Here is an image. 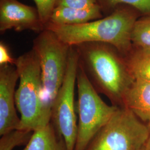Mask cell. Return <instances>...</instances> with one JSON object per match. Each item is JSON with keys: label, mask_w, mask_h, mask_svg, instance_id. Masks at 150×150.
Listing matches in <instances>:
<instances>
[{"label": "cell", "mask_w": 150, "mask_h": 150, "mask_svg": "<svg viewBox=\"0 0 150 150\" xmlns=\"http://www.w3.org/2000/svg\"><path fill=\"white\" fill-rule=\"evenodd\" d=\"M98 4L97 0H56V7L85 9Z\"/></svg>", "instance_id": "18"}, {"label": "cell", "mask_w": 150, "mask_h": 150, "mask_svg": "<svg viewBox=\"0 0 150 150\" xmlns=\"http://www.w3.org/2000/svg\"><path fill=\"white\" fill-rule=\"evenodd\" d=\"M16 59L11 55L9 48L2 41L0 42V66L11 64L15 66Z\"/></svg>", "instance_id": "19"}, {"label": "cell", "mask_w": 150, "mask_h": 150, "mask_svg": "<svg viewBox=\"0 0 150 150\" xmlns=\"http://www.w3.org/2000/svg\"><path fill=\"white\" fill-rule=\"evenodd\" d=\"M126 62L134 80L150 82V51L139 48L129 56Z\"/></svg>", "instance_id": "13"}, {"label": "cell", "mask_w": 150, "mask_h": 150, "mask_svg": "<svg viewBox=\"0 0 150 150\" xmlns=\"http://www.w3.org/2000/svg\"><path fill=\"white\" fill-rule=\"evenodd\" d=\"M79 66L78 52L74 46H70L64 81L51 107L50 122L63 137L68 150H74L77 137L75 88Z\"/></svg>", "instance_id": "7"}, {"label": "cell", "mask_w": 150, "mask_h": 150, "mask_svg": "<svg viewBox=\"0 0 150 150\" xmlns=\"http://www.w3.org/2000/svg\"><path fill=\"white\" fill-rule=\"evenodd\" d=\"M128 108L142 121H150V82L134 80L123 98Z\"/></svg>", "instance_id": "10"}, {"label": "cell", "mask_w": 150, "mask_h": 150, "mask_svg": "<svg viewBox=\"0 0 150 150\" xmlns=\"http://www.w3.org/2000/svg\"><path fill=\"white\" fill-rule=\"evenodd\" d=\"M13 29L16 31L31 30L40 32L45 30L37 8L17 0H0V32Z\"/></svg>", "instance_id": "9"}, {"label": "cell", "mask_w": 150, "mask_h": 150, "mask_svg": "<svg viewBox=\"0 0 150 150\" xmlns=\"http://www.w3.org/2000/svg\"><path fill=\"white\" fill-rule=\"evenodd\" d=\"M76 84L78 101L77 137L74 150H86L92 139L118 108L102 100L79 64Z\"/></svg>", "instance_id": "5"}, {"label": "cell", "mask_w": 150, "mask_h": 150, "mask_svg": "<svg viewBox=\"0 0 150 150\" xmlns=\"http://www.w3.org/2000/svg\"><path fill=\"white\" fill-rule=\"evenodd\" d=\"M23 150H68L63 137L51 122L37 129Z\"/></svg>", "instance_id": "12"}, {"label": "cell", "mask_w": 150, "mask_h": 150, "mask_svg": "<svg viewBox=\"0 0 150 150\" xmlns=\"http://www.w3.org/2000/svg\"><path fill=\"white\" fill-rule=\"evenodd\" d=\"M131 40L139 48L150 51V15L137 19L132 28Z\"/></svg>", "instance_id": "14"}, {"label": "cell", "mask_w": 150, "mask_h": 150, "mask_svg": "<svg viewBox=\"0 0 150 150\" xmlns=\"http://www.w3.org/2000/svg\"><path fill=\"white\" fill-rule=\"evenodd\" d=\"M32 48L38 55L42 81L43 121H51V107L62 86L67 68L70 46L52 31L45 29L33 40Z\"/></svg>", "instance_id": "4"}, {"label": "cell", "mask_w": 150, "mask_h": 150, "mask_svg": "<svg viewBox=\"0 0 150 150\" xmlns=\"http://www.w3.org/2000/svg\"><path fill=\"white\" fill-rule=\"evenodd\" d=\"M99 4L85 9L56 7L48 23L57 25H78L102 18Z\"/></svg>", "instance_id": "11"}, {"label": "cell", "mask_w": 150, "mask_h": 150, "mask_svg": "<svg viewBox=\"0 0 150 150\" xmlns=\"http://www.w3.org/2000/svg\"><path fill=\"white\" fill-rule=\"evenodd\" d=\"M32 132L15 129L1 136L0 150H12L17 146L26 145L30 139Z\"/></svg>", "instance_id": "15"}, {"label": "cell", "mask_w": 150, "mask_h": 150, "mask_svg": "<svg viewBox=\"0 0 150 150\" xmlns=\"http://www.w3.org/2000/svg\"><path fill=\"white\" fill-rule=\"evenodd\" d=\"M101 6L114 10L119 6L127 5L145 15H150V0H97Z\"/></svg>", "instance_id": "16"}, {"label": "cell", "mask_w": 150, "mask_h": 150, "mask_svg": "<svg viewBox=\"0 0 150 150\" xmlns=\"http://www.w3.org/2000/svg\"><path fill=\"white\" fill-rule=\"evenodd\" d=\"M145 150V149H143V150Z\"/></svg>", "instance_id": "21"}, {"label": "cell", "mask_w": 150, "mask_h": 150, "mask_svg": "<svg viewBox=\"0 0 150 150\" xmlns=\"http://www.w3.org/2000/svg\"><path fill=\"white\" fill-rule=\"evenodd\" d=\"M149 134L147 125L133 112L118 107L86 150H142Z\"/></svg>", "instance_id": "6"}, {"label": "cell", "mask_w": 150, "mask_h": 150, "mask_svg": "<svg viewBox=\"0 0 150 150\" xmlns=\"http://www.w3.org/2000/svg\"><path fill=\"white\" fill-rule=\"evenodd\" d=\"M147 127L149 129V138L147 141V142L145 145V150H150V121L148 122L147 124Z\"/></svg>", "instance_id": "20"}, {"label": "cell", "mask_w": 150, "mask_h": 150, "mask_svg": "<svg viewBox=\"0 0 150 150\" xmlns=\"http://www.w3.org/2000/svg\"><path fill=\"white\" fill-rule=\"evenodd\" d=\"M124 6H119L105 18L84 24L57 25L48 23L45 29L54 32L70 46L86 42L106 43L120 54H126L131 48V35L137 17L134 11Z\"/></svg>", "instance_id": "2"}, {"label": "cell", "mask_w": 150, "mask_h": 150, "mask_svg": "<svg viewBox=\"0 0 150 150\" xmlns=\"http://www.w3.org/2000/svg\"><path fill=\"white\" fill-rule=\"evenodd\" d=\"M15 66L20 81L15 94L16 108L20 113L18 129L33 132L45 126L41 67L35 50L32 48L16 59Z\"/></svg>", "instance_id": "3"}, {"label": "cell", "mask_w": 150, "mask_h": 150, "mask_svg": "<svg viewBox=\"0 0 150 150\" xmlns=\"http://www.w3.org/2000/svg\"><path fill=\"white\" fill-rule=\"evenodd\" d=\"M74 46L79 64L97 92L123 106L125 95L134 79L120 52L106 43L86 42Z\"/></svg>", "instance_id": "1"}, {"label": "cell", "mask_w": 150, "mask_h": 150, "mask_svg": "<svg viewBox=\"0 0 150 150\" xmlns=\"http://www.w3.org/2000/svg\"><path fill=\"white\" fill-rule=\"evenodd\" d=\"M19 76L16 67L0 66V135L18 129L20 117L16 112V83Z\"/></svg>", "instance_id": "8"}, {"label": "cell", "mask_w": 150, "mask_h": 150, "mask_svg": "<svg viewBox=\"0 0 150 150\" xmlns=\"http://www.w3.org/2000/svg\"><path fill=\"white\" fill-rule=\"evenodd\" d=\"M34 1L40 20L45 26L48 23L50 17L56 7V0H33Z\"/></svg>", "instance_id": "17"}]
</instances>
